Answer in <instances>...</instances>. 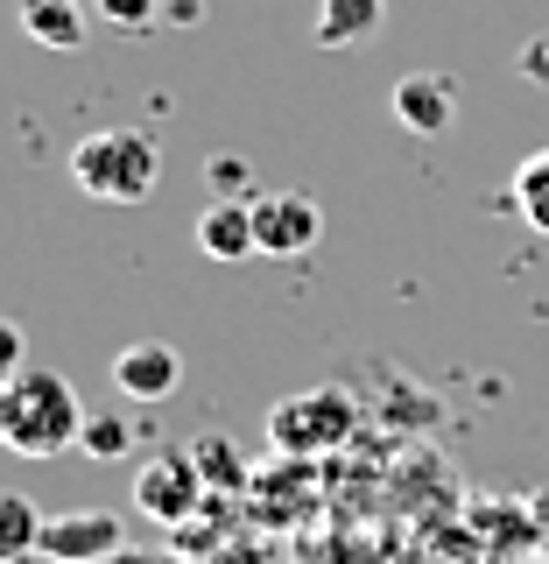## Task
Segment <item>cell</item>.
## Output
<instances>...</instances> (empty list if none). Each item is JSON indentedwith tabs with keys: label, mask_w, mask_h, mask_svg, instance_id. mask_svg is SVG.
I'll use <instances>...</instances> for the list:
<instances>
[{
	"label": "cell",
	"mask_w": 549,
	"mask_h": 564,
	"mask_svg": "<svg viewBox=\"0 0 549 564\" xmlns=\"http://www.w3.org/2000/svg\"><path fill=\"white\" fill-rule=\"evenodd\" d=\"M85 437V402L78 381L57 367H22L0 388V452L14 458H64Z\"/></svg>",
	"instance_id": "6da1fadb"
},
{
	"label": "cell",
	"mask_w": 549,
	"mask_h": 564,
	"mask_svg": "<svg viewBox=\"0 0 549 564\" xmlns=\"http://www.w3.org/2000/svg\"><path fill=\"white\" fill-rule=\"evenodd\" d=\"M70 184L85 191V198L99 205H141L155 191V170H163V155H155V141L141 128H99L85 134L78 149H70Z\"/></svg>",
	"instance_id": "7a4b0ae2"
},
{
	"label": "cell",
	"mask_w": 549,
	"mask_h": 564,
	"mask_svg": "<svg viewBox=\"0 0 549 564\" xmlns=\"http://www.w3.org/2000/svg\"><path fill=\"white\" fill-rule=\"evenodd\" d=\"M360 423V402L352 388H304V395H282L268 410V445L282 458H317V452H339Z\"/></svg>",
	"instance_id": "3957f363"
},
{
	"label": "cell",
	"mask_w": 549,
	"mask_h": 564,
	"mask_svg": "<svg viewBox=\"0 0 549 564\" xmlns=\"http://www.w3.org/2000/svg\"><path fill=\"white\" fill-rule=\"evenodd\" d=\"M205 473H198V458H190V445H163V452H149L134 466V508L149 516L155 529H176L184 516H198L205 508Z\"/></svg>",
	"instance_id": "277c9868"
},
{
	"label": "cell",
	"mask_w": 549,
	"mask_h": 564,
	"mask_svg": "<svg viewBox=\"0 0 549 564\" xmlns=\"http://www.w3.org/2000/svg\"><path fill=\"white\" fill-rule=\"evenodd\" d=\"M128 551V522L113 508H70L43 522V564H113Z\"/></svg>",
	"instance_id": "5b68a950"
},
{
	"label": "cell",
	"mask_w": 549,
	"mask_h": 564,
	"mask_svg": "<svg viewBox=\"0 0 549 564\" xmlns=\"http://www.w3.org/2000/svg\"><path fill=\"white\" fill-rule=\"evenodd\" d=\"M254 240H261V254L296 261L325 240V212H317V198H304V191H261L254 198Z\"/></svg>",
	"instance_id": "8992f818"
},
{
	"label": "cell",
	"mask_w": 549,
	"mask_h": 564,
	"mask_svg": "<svg viewBox=\"0 0 549 564\" xmlns=\"http://www.w3.org/2000/svg\"><path fill=\"white\" fill-rule=\"evenodd\" d=\"M176 381H184V360L169 339H128L113 352V388L128 402H169Z\"/></svg>",
	"instance_id": "52a82bcc"
},
{
	"label": "cell",
	"mask_w": 549,
	"mask_h": 564,
	"mask_svg": "<svg viewBox=\"0 0 549 564\" xmlns=\"http://www.w3.org/2000/svg\"><path fill=\"white\" fill-rule=\"evenodd\" d=\"M387 106H395V120L409 134H444L458 120V93H451V78H437V70H409Z\"/></svg>",
	"instance_id": "ba28073f"
},
{
	"label": "cell",
	"mask_w": 549,
	"mask_h": 564,
	"mask_svg": "<svg viewBox=\"0 0 549 564\" xmlns=\"http://www.w3.org/2000/svg\"><path fill=\"white\" fill-rule=\"evenodd\" d=\"M198 247L211 261H246V254H261V240H254V198H211L198 212Z\"/></svg>",
	"instance_id": "9c48e42d"
},
{
	"label": "cell",
	"mask_w": 549,
	"mask_h": 564,
	"mask_svg": "<svg viewBox=\"0 0 549 564\" xmlns=\"http://www.w3.org/2000/svg\"><path fill=\"white\" fill-rule=\"evenodd\" d=\"M14 22L43 50H78L85 43V0H14Z\"/></svg>",
	"instance_id": "30bf717a"
},
{
	"label": "cell",
	"mask_w": 549,
	"mask_h": 564,
	"mask_svg": "<svg viewBox=\"0 0 549 564\" xmlns=\"http://www.w3.org/2000/svg\"><path fill=\"white\" fill-rule=\"evenodd\" d=\"M43 508L29 501V494H14V487H0V564H29V557H43Z\"/></svg>",
	"instance_id": "8fae6325"
},
{
	"label": "cell",
	"mask_w": 549,
	"mask_h": 564,
	"mask_svg": "<svg viewBox=\"0 0 549 564\" xmlns=\"http://www.w3.org/2000/svg\"><path fill=\"white\" fill-rule=\"evenodd\" d=\"M387 0H317V43L325 50H345V43H366L381 29Z\"/></svg>",
	"instance_id": "7c38bea8"
},
{
	"label": "cell",
	"mask_w": 549,
	"mask_h": 564,
	"mask_svg": "<svg viewBox=\"0 0 549 564\" xmlns=\"http://www.w3.org/2000/svg\"><path fill=\"white\" fill-rule=\"evenodd\" d=\"M190 458H198V473H205V487H211V494H246V466H240L233 437H219V431L190 437Z\"/></svg>",
	"instance_id": "4fadbf2b"
},
{
	"label": "cell",
	"mask_w": 549,
	"mask_h": 564,
	"mask_svg": "<svg viewBox=\"0 0 549 564\" xmlns=\"http://www.w3.org/2000/svg\"><path fill=\"white\" fill-rule=\"evenodd\" d=\"M515 205H521V219L549 240V149L521 155V170H515Z\"/></svg>",
	"instance_id": "5bb4252c"
},
{
	"label": "cell",
	"mask_w": 549,
	"mask_h": 564,
	"mask_svg": "<svg viewBox=\"0 0 549 564\" xmlns=\"http://www.w3.org/2000/svg\"><path fill=\"white\" fill-rule=\"evenodd\" d=\"M128 445H134L128 410H99V416H85V437H78V452H85V458H128Z\"/></svg>",
	"instance_id": "9a60e30c"
},
{
	"label": "cell",
	"mask_w": 549,
	"mask_h": 564,
	"mask_svg": "<svg viewBox=\"0 0 549 564\" xmlns=\"http://www.w3.org/2000/svg\"><path fill=\"white\" fill-rule=\"evenodd\" d=\"M205 176H211V198H246V184H254L246 155H211V163H205Z\"/></svg>",
	"instance_id": "2e32d148"
},
{
	"label": "cell",
	"mask_w": 549,
	"mask_h": 564,
	"mask_svg": "<svg viewBox=\"0 0 549 564\" xmlns=\"http://www.w3.org/2000/svg\"><path fill=\"white\" fill-rule=\"evenodd\" d=\"M22 367H29V332L14 325V317H0V388L22 375Z\"/></svg>",
	"instance_id": "e0dca14e"
},
{
	"label": "cell",
	"mask_w": 549,
	"mask_h": 564,
	"mask_svg": "<svg viewBox=\"0 0 549 564\" xmlns=\"http://www.w3.org/2000/svg\"><path fill=\"white\" fill-rule=\"evenodd\" d=\"M99 14H106V22H113V29H149L155 22V0H99Z\"/></svg>",
	"instance_id": "ac0fdd59"
},
{
	"label": "cell",
	"mask_w": 549,
	"mask_h": 564,
	"mask_svg": "<svg viewBox=\"0 0 549 564\" xmlns=\"http://www.w3.org/2000/svg\"><path fill=\"white\" fill-rule=\"evenodd\" d=\"M521 78L549 85V35H536V43H521Z\"/></svg>",
	"instance_id": "d6986e66"
},
{
	"label": "cell",
	"mask_w": 549,
	"mask_h": 564,
	"mask_svg": "<svg viewBox=\"0 0 549 564\" xmlns=\"http://www.w3.org/2000/svg\"><path fill=\"white\" fill-rule=\"evenodd\" d=\"M113 564H190V557H184V551H134V543H128Z\"/></svg>",
	"instance_id": "ffe728a7"
},
{
	"label": "cell",
	"mask_w": 549,
	"mask_h": 564,
	"mask_svg": "<svg viewBox=\"0 0 549 564\" xmlns=\"http://www.w3.org/2000/svg\"><path fill=\"white\" fill-rule=\"evenodd\" d=\"M528 516H536V529H549V487L528 494Z\"/></svg>",
	"instance_id": "44dd1931"
},
{
	"label": "cell",
	"mask_w": 549,
	"mask_h": 564,
	"mask_svg": "<svg viewBox=\"0 0 549 564\" xmlns=\"http://www.w3.org/2000/svg\"><path fill=\"white\" fill-rule=\"evenodd\" d=\"M169 14H176V22H198L205 8H198V0H169Z\"/></svg>",
	"instance_id": "7402d4cb"
}]
</instances>
